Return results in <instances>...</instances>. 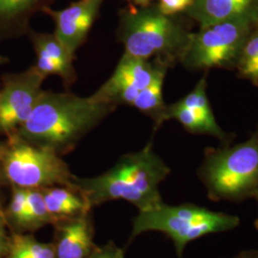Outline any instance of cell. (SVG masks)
Instances as JSON below:
<instances>
[{"label": "cell", "mask_w": 258, "mask_h": 258, "mask_svg": "<svg viewBox=\"0 0 258 258\" xmlns=\"http://www.w3.org/2000/svg\"><path fill=\"white\" fill-rule=\"evenodd\" d=\"M232 258H258V249L243 250Z\"/></svg>", "instance_id": "cell-25"}, {"label": "cell", "mask_w": 258, "mask_h": 258, "mask_svg": "<svg viewBox=\"0 0 258 258\" xmlns=\"http://www.w3.org/2000/svg\"><path fill=\"white\" fill-rule=\"evenodd\" d=\"M127 2V4H130V0H125Z\"/></svg>", "instance_id": "cell-32"}, {"label": "cell", "mask_w": 258, "mask_h": 258, "mask_svg": "<svg viewBox=\"0 0 258 258\" xmlns=\"http://www.w3.org/2000/svg\"><path fill=\"white\" fill-rule=\"evenodd\" d=\"M197 176L212 202L240 204L258 190V123L249 138L204 150Z\"/></svg>", "instance_id": "cell-4"}, {"label": "cell", "mask_w": 258, "mask_h": 258, "mask_svg": "<svg viewBox=\"0 0 258 258\" xmlns=\"http://www.w3.org/2000/svg\"><path fill=\"white\" fill-rule=\"evenodd\" d=\"M258 19L224 20L191 34L180 63L190 71L236 70L240 55Z\"/></svg>", "instance_id": "cell-6"}, {"label": "cell", "mask_w": 258, "mask_h": 258, "mask_svg": "<svg viewBox=\"0 0 258 258\" xmlns=\"http://www.w3.org/2000/svg\"><path fill=\"white\" fill-rule=\"evenodd\" d=\"M87 258H124V253L122 249L111 241L103 247H96Z\"/></svg>", "instance_id": "cell-24"}, {"label": "cell", "mask_w": 258, "mask_h": 258, "mask_svg": "<svg viewBox=\"0 0 258 258\" xmlns=\"http://www.w3.org/2000/svg\"><path fill=\"white\" fill-rule=\"evenodd\" d=\"M117 105L99 102L92 96L44 91L19 136L29 143L64 154L116 110Z\"/></svg>", "instance_id": "cell-1"}, {"label": "cell", "mask_w": 258, "mask_h": 258, "mask_svg": "<svg viewBox=\"0 0 258 258\" xmlns=\"http://www.w3.org/2000/svg\"><path fill=\"white\" fill-rule=\"evenodd\" d=\"M195 0H158L157 7L163 14L174 16L183 14L194 3Z\"/></svg>", "instance_id": "cell-23"}, {"label": "cell", "mask_w": 258, "mask_h": 258, "mask_svg": "<svg viewBox=\"0 0 258 258\" xmlns=\"http://www.w3.org/2000/svg\"><path fill=\"white\" fill-rule=\"evenodd\" d=\"M207 73L208 72H206L203 78L196 84L194 90L186 94L178 102L198 113L204 120L213 127H220L215 120L207 95Z\"/></svg>", "instance_id": "cell-20"}, {"label": "cell", "mask_w": 258, "mask_h": 258, "mask_svg": "<svg viewBox=\"0 0 258 258\" xmlns=\"http://www.w3.org/2000/svg\"><path fill=\"white\" fill-rule=\"evenodd\" d=\"M170 168L153 149L152 140L136 152L120 157L101 175L75 176L74 188L92 208L114 200H124L139 212L162 203L160 184L170 174Z\"/></svg>", "instance_id": "cell-2"}, {"label": "cell", "mask_w": 258, "mask_h": 258, "mask_svg": "<svg viewBox=\"0 0 258 258\" xmlns=\"http://www.w3.org/2000/svg\"><path fill=\"white\" fill-rule=\"evenodd\" d=\"M9 214L18 226L23 229H27V188L15 186L10 203Z\"/></svg>", "instance_id": "cell-22"}, {"label": "cell", "mask_w": 258, "mask_h": 258, "mask_svg": "<svg viewBox=\"0 0 258 258\" xmlns=\"http://www.w3.org/2000/svg\"><path fill=\"white\" fill-rule=\"evenodd\" d=\"M53 0H0V39L27 32L32 18Z\"/></svg>", "instance_id": "cell-14"}, {"label": "cell", "mask_w": 258, "mask_h": 258, "mask_svg": "<svg viewBox=\"0 0 258 258\" xmlns=\"http://www.w3.org/2000/svg\"><path fill=\"white\" fill-rule=\"evenodd\" d=\"M238 216L214 212L196 204L167 205L139 212L133 219L131 238L148 231H159L172 240L176 253L182 257L185 247L204 236L231 231L240 225Z\"/></svg>", "instance_id": "cell-5"}, {"label": "cell", "mask_w": 258, "mask_h": 258, "mask_svg": "<svg viewBox=\"0 0 258 258\" xmlns=\"http://www.w3.org/2000/svg\"><path fill=\"white\" fill-rule=\"evenodd\" d=\"M46 77L36 66L19 74L10 75L4 80L0 93V129L9 132L19 128L31 115L43 92Z\"/></svg>", "instance_id": "cell-8"}, {"label": "cell", "mask_w": 258, "mask_h": 258, "mask_svg": "<svg viewBox=\"0 0 258 258\" xmlns=\"http://www.w3.org/2000/svg\"><path fill=\"white\" fill-rule=\"evenodd\" d=\"M184 14L200 28L229 19H258V0H195Z\"/></svg>", "instance_id": "cell-13"}, {"label": "cell", "mask_w": 258, "mask_h": 258, "mask_svg": "<svg viewBox=\"0 0 258 258\" xmlns=\"http://www.w3.org/2000/svg\"><path fill=\"white\" fill-rule=\"evenodd\" d=\"M166 120H176L179 121L187 132L191 134L210 135L218 139L222 145H229L234 139L233 134L225 132L221 127H213L195 111L187 108L176 102L167 105L166 112Z\"/></svg>", "instance_id": "cell-17"}, {"label": "cell", "mask_w": 258, "mask_h": 258, "mask_svg": "<svg viewBox=\"0 0 258 258\" xmlns=\"http://www.w3.org/2000/svg\"><path fill=\"white\" fill-rule=\"evenodd\" d=\"M2 171L16 187L44 188L58 185L75 189V175L58 153L29 143L19 135L3 149Z\"/></svg>", "instance_id": "cell-7"}, {"label": "cell", "mask_w": 258, "mask_h": 258, "mask_svg": "<svg viewBox=\"0 0 258 258\" xmlns=\"http://www.w3.org/2000/svg\"><path fill=\"white\" fill-rule=\"evenodd\" d=\"M154 61L156 69L153 80L140 92L132 106L153 120L154 131H156L166 120L167 104L163 99V87L167 70L171 66L159 58H154Z\"/></svg>", "instance_id": "cell-15"}, {"label": "cell", "mask_w": 258, "mask_h": 258, "mask_svg": "<svg viewBox=\"0 0 258 258\" xmlns=\"http://www.w3.org/2000/svg\"><path fill=\"white\" fill-rule=\"evenodd\" d=\"M27 230H36L54 224L47 210L41 188H27Z\"/></svg>", "instance_id": "cell-21"}, {"label": "cell", "mask_w": 258, "mask_h": 258, "mask_svg": "<svg viewBox=\"0 0 258 258\" xmlns=\"http://www.w3.org/2000/svg\"><path fill=\"white\" fill-rule=\"evenodd\" d=\"M30 39L37 54L36 68L45 77L55 75L61 78L77 74L75 55L69 52L55 34L30 32Z\"/></svg>", "instance_id": "cell-12"}, {"label": "cell", "mask_w": 258, "mask_h": 258, "mask_svg": "<svg viewBox=\"0 0 258 258\" xmlns=\"http://www.w3.org/2000/svg\"><path fill=\"white\" fill-rule=\"evenodd\" d=\"M156 63L123 53L110 78L92 94L99 102L115 105H133L139 94L144 90L155 74Z\"/></svg>", "instance_id": "cell-9"}, {"label": "cell", "mask_w": 258, "mask_h": 258, "mask_svg": "<svg viewBox=\"0 0 258 258\" xmlns=\"http://www.w3.org/2000/svg\"><path fill=\"white\" fill-rule=\"evenodd\" d=\"M8 250V258H55L53 243H43L27 235H15Z\"/></svg>", "instance_id": "cell-18"}, {"label": "cell", "mask_w": 258, "mask_h": 258, "mask_svg": "<svg viewBox=\"0 0 258 258\" xmlns=\"http://www.w3.org/2000/svg\"><path fill=\"white\" fill-rule=\"evenodd\" d=\"M5 61H6V58H5L4 56H1V55H0V64L4 63Z\"/></svg>", "instance_id": "cell-31"}, {"label": "cell", "mask_w": 258, "mask_h": 258, "mask_svg": "<svg viewBox=\"0 0 258 258\" xmlns=\"http://www.w3.org/2000/svg\"><path fill=\"white\" fill-rule=\"evenodd\" d=\"M2 156H3V148L0 147V171L2 170Z\"/></svg>", "instance_id": "cell-29"}, {"label": "cell", "mask_w": 258, "mask_h": 258, "mask_svg": "<svg viewBox=\"0 0 258 258\" xmlns=\"http://www.w3.org/2000/svg\"><path fill=\"white\" fill-rule=\"evenodd\" d=\"M105 0H77L64 9L46 7L42 12L53 19L55 37L71 54L86 40L93 24L98 19Z\"/></svg>", "instance_id": "cell-10"}, {"label": "cell", "mask_w": 258, "mask_h": 258, "mask_svg": "<svg viewBox=\"0 0 258 258\" xmlns=\"http://www.w3.org/2000/svg\"><path fill=\"white\" fill-rule=\"evenodd\" d=\"M9 244L7 243V240L5 237V230L1 229L0 230V254L3 252L4 249H8Z\"/></svg>", "instance_id": "cell-26"}, {"label": "cell", "mask_w": 258, "mask_h": 258, "mask_svg": "<svg viewBox=\"0 0 258 258\" xmlns=\"http://www.w3.org/2000/svg\"><path fill=\"white\" fill-rule=\"evenodd\" d=\"M54 225L55 258H87L96 248L89 212L55 222Z\"/></svg>", "instance_id": "cell-11"}, {"label": "cell", "mask_w": 258, "mask_h": 258, "mask_svg": "<svg viewBox=\"0 0 258 258\" xmlns=\"http://www.w3.org/2000/svg\"><path fill=\"white\" fill-rule=\"evenodd\" d=\"M152 3H154V0H130V4L138 7H147Z\"/></svg>", "instance_id": "cell-27"}, {"label": "cell", "mask_w": 258, "mask_h": 258, "mask_svg": "<svg viewBox=\"0 0 258 258\" xmlns=\"http://www.w3.org/2000/svg\"><path fill=\"white\" fill-rule=\"evenodd\" d=\"M41 190L54 224L90 212L91 207L85 198L70 187L56 185L44 187Z\"/></svg>", "instance_id": "cell-16"}, {"label": "cell", "mask_w": 258, "mask_h": 258, "mask_svg": "<svg viewBox=\"0 0 258 258\" xmlns=\"http://www.w3.org/2000/svg\"><path fill=\"white\" fill-rule=\"evenodd\" d=\"M4 229V219L2 217V215L0 214V230Z\"/></svg>", "instance_id": "cell-30"}, {"label": "cell", "mask_w": 258, "mask_h": 258, "mask_svg": "<svg viewBox=\"0 0 258 258\" xmlns=\"http://www.w3.org/2000/svg\"><path fill=\"white\" fill-rule=\"evenodd\" d=\"M236 72L239 78L258 87V24L243 47Z\"/></svg>", "instance_id": "cell-19"}, {"label": "cell", "mask_w": 258, "mask_h": 258, "mask_svg": "<svg viewBox=\"0 0 258 258\" xmlns=\"http://www.w3.org/2000/svg\"><path fill=\"white\" fill-rule=\"evenodd\" d=\"M254 199L256 200V202H257L258 205V190L257 192H256V194H255V196H254ZM254 228L256 229L258 231V214H257V217H256V219H255V221H254Z\"/></svg>", "instance_id": "cell-28"}, {"label": "cell", "mask_w": 258, "mask_h": 258, "mask_svg": "<svg viewBox=\"0 0 258 258\" xmlns=\"http://www.w3.org/2000/svg\"><path fill=\"white\" fill-rule=\"evenodd\" d=\"M194 24L184 13L163 14L156 3L147 7L127 4L119 11L116 35L124 54L146 60L159 58L172 67L184 55Z\"/></svg>", "instance_id": "cell-3"}]
</instances>
